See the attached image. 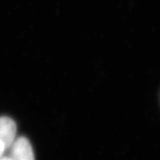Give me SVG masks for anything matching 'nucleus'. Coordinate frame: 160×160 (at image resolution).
Wrapping results in <instances>:
<instances>
[{
    "mask_svg": "<svg viewBox=\"0 0 160 160\" xmlns=\"http://www.w3.org/2000/svg\"><path fill=\"white\" fill-rule=\"evenodd\" d=\"M9 148L10 157L12 160H35L31 144L25 137L15 139Z\"/></svg>",
    "mask_w": 160,
    "mask_h": 160,
    "instance_id": "1",
    "label": "nucleus"
},
{
    "mask_svg": "<svg viewBox=\"0 0 160 160\" xmlns=\"http://www.w3.org/2000/svg\"><path fill=\"white\" fill-rule=\"evenodd\" d=\"M17 126L15 122L8 117L0 118V141L4 144L6 149H9L16 139Z\"/></svg>",
    "mask_w": 160,
    "mask_h": 160,
    "instance_id": "2",
    "label": "nucleus"
},
{
    "mask_svg": "<svg viewBox=\"0 0 160 160\" xmlns=\"http://www.w3.org/2000/svg\"><path fill=\"white\" fill-rule=\"evenodd\" d=\"M6 147H5L4 144L2 143V141H0V158L2 157V155H3V153H4V151L6 150Z\"/></svg>",
    "mask_w": 160,
    "mask_h": 160,
    "instance_id": "3",
    "label": "nucleus"
},
{
    "mask_svg": "<svg viewBox=\"0 0 160 160\" xmlns=\"http://www.w3.org/2000/svg\"><path fill=\"white\" fill-rule=\"evenodd\" d=\"M0 160H12V158H11L10 156H2L0 158Z\"/></svg>",
    "mask_w": 160,
    "mask_h": 160,
    "instance_id": "4",
    "label": "nucleus"
}]
</instances>
